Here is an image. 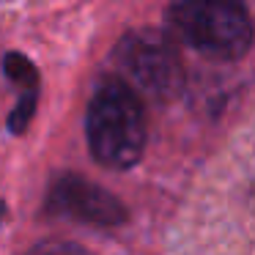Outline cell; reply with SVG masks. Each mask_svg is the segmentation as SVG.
I'll return each instance as SVG.
<instances>
[{"mask_svg": "<svg viewBox=\"0 0 255 255\" xmlns=\"http://www.w3.org/2000/svg\"><path fill=\"white\" fill-rule=\"evenodd\" d=\"M85 134L99 165L113 170L137 165L145 148V116L137 94L121 80L102 83L88 105Z\"/></svg>", "mask_w": 255, "mask_h": 255, "instance_id": "cell-1", "label": "cell"}, {"mask_svg": "<svg viewBox=\"0 0 255 255\" xmlns=\"http://www.w3.org/2000/svg\"><path fill=\"white\" fill-rule=\"evenodd\" d=\"M165 17L173 39L217 61H236L253 44V22L236 0H176Z\"/></svg>", "mask_w": 255, "mask_h": 255, "instance_id": "cell-2", "label": "cell"}, {"mask_svg": "<svg viewBox=\"0 0 255 255\" xmlns=\"http://www.w3.org/2000/svg\"><path fill=\"white\" fill-rule=\"evenodd\" d=\"M121 72L154 99H170L184 83V69L170 36L159 30H134L116 47Z\"/></svg>", "mask_w": 255, "mask_h": 255, "instance_id": "cell-3", "label": "cell"}, {"mask_svg": "<svg viewBox=\"0 0 255 255\" xmlns=\"http://www.w3.org/2000/svg\"><path fill=\"white\" fill-rule=\"evenodd\" d=\"M47 206L55 214L74 217V220L91 222V225H105V228L121 225L127 220V209L116 195L91 184L88 178L74 176V173L61 176L52 184L50 195H47Z\"/></svg>", "mask_w": 255, "mask_h": 255, "instance_id": "cell-4", "label": "cell"}, {"mask_svg": "<svg viewBox=\"0 0 255 255\" xmlns=\"http://www.w3.org/2000/svg\"><path fill=\"white\" fill-rule=\"evenodd\" d=\"M3 72L8 74V80L22 88V94H36L39 91V74H36V66L19 52H8L3 58Z\"/></svg>", "mask_w": 255, "mask_h": 255, "instance_id": "cell-5", "label": "cell"}, {"mask_svg": "<svg viewBox=\"0 0 255 255\" xmlns=\"http://www.w3.org/2000/svg\"><path fill=\"white\" fill-rule=\"evenodd\" d=\"M33 110H36V94H22V99H19V105L11 110V116H8V129H11L14 134L25 132L30 124V118H33Z\"/></svg>", "mask_w": 255, "mask_h": 255, "instance_id": "cell-6", "label": "cell"}, {"mask_svg": "<svg viewBox=\"0 0 255 255\" xmlns=\"http://www.w3.org/2000/svg\"><path fill=\"white\" fill-rule=\"evenodd\" d=\"M30 255H91L88 250H83L80 244H69V242H50L36 247Z\"/></svg>", "mask_w": 255, "mask_h": 255, "instance_id": "cell-7", "label": "cell"}, {"mask_svg": "<svg viewBox=\"0 0 255 255\" xmlns=\"http://www.w3.org/2000/svg\"><path fill=\"white\" fill-rule=\"evenodd\" d=\"M3 217H6V206H3V200H0V225H3Z\"/></svg>", "mask_w": 255, "mask_h": 255, "instance_id": "cell-8", "label": "cell"}]
</instances>
